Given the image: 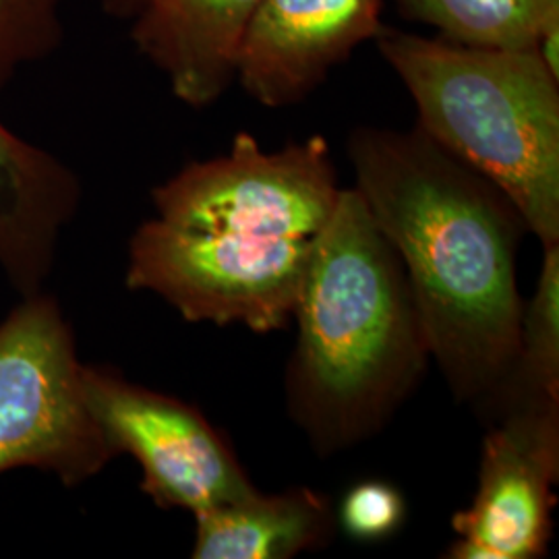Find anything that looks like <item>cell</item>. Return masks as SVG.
<instances>
[{"instance_id":"7","label":"cell","mask_w":559,"mask_h":559,"mask_svg":"<svg viewBox=\"0 0 559 559\" xmlns=\"http://www.w3.org/2000/svg\"><path fill=\"white\" fill-rule=\"evenodd\" d=\"M559 400L514 396L483 440L473 503L452 516L454 559H537L554 537Z\"/></svg>"},{"instance_id":"8","label":"cell","mask_w":559,"mask_h":559,"mask_svg":"<svg viewBox=\"0 0 559 559\" xmlns=\"http://www.w3.org/2000/svg\"><path fill=\"white\" fill-rule=\"evenodd\" d=\"M383 0H261L242 36L235 80L267 108L311 96L383 27Z\"/></svg>"},{"instance_id":"5","label":"cell","mask_w":559,"mask_h":559,"mask_svg":"<svg viewBox=\"0 0 559 559\" xmlns=\"http://www.w3.org/2000/svg\"><path fill=\"white\" fill-rule=\"evenodd\" d=\"M81 373L75 332L57 297H20L0 321V475L32 468L80 487L115 459Z\"/></svg>"},{"instance_id":"15","label":"cell","mask_w":559,"mask_h":559,"mask_svg":"<svg viewBox=\"0 0 559 559\" xmlns=\"http://www.w3.org/2000/svg\"><path fill=\"white\" fill-rule=\"evenodd\" d=\"M406 506L399 489L385 480H362L353 485L340 501L342 531L357 540H381L399 533Z\"/></svg>"},{"instance_id":"6","label":"cell","mask_w":559,"mask_h":559,"mask_svg":"<svg viewBox=\"0 0 559 559\" xmlns=\"http://www.w3.org/2000/svg\"><path fill=\"white\" fill-rule=\"evenodd\" d=\"M83 394L115 459L129 454L141 491L162 510L193 516L255 493L230 441L198 406L127 380L117 369L83 365Z\"/></svg>"},{"instance_id":"3","label":"cell","mask_w":559,"mask_h":559,"mask_svg":"<svg viewBox=\"0 0 559 559\" xmlns=\"http://www.w3.org/2000/svg\"><path fill=\"white\" fill-rule=\"evenodd\" d=\"M288 415L316 452L373 438L431 359L408 280L359 191L342 189L300 286Z\"/></svg>"},{"instance_id":"2","label":"cell","mask_w":559,"mask_h":559,"mask_svg":"<svg viewBox=\"0 0 559 559\" xmlns=\"http://www.w3.org/2000/svg\"><path fill=\"white\" fill-rule=\"evenodd\" d=\"M342 187L321 135L265 152L237 133L152 189L156 216L129 242L131 280L201 320H251L286 299Z\"/></svg>"},{"instance_id":"11","label":"cell","mask_w":559,"mask_h":559,"mask_svg":"<svg viewBox=\"0 0 559 559\" xmlns=\"http://www.w3.org/2000/svg\"><path fill=\"white\" fill-rule=\"evenodd\" d=\"M195 559H290L325 547L336 531L330 500L309 487L260 491L195 516Z\"/></svg>"},{"instance_id":"13","label":"cell","mask_w":559,"mask_h":559,"mask_svg":"<svg viewBox=\"0 0 559 559\" xmlns=\"http://www.w3.org/2000/svg\"><path fill=\"white\" fill-rule=\"evenodd\" d=\"M543 251L537 290L522 309L516 365L501 402L514 396L559 400V242Z\"/></svg>"},{"instance_id":"9","label":"cell","mask_w":559,"mask_h":559,"mask_svg":"<svg viewBox=\"0 0 559 559\" xmlns=\"http://www.w3.org/2000/svg\"><path fill=\"white\" fill-rule=\"evenodd\" d=\"M80 203L78 175L0 120V272L20 297L44 290Z\"/></svg>"},{"instance_id":"12","label":"cell","mask_w":559,"mask_h":559,"mask_svg":"<svg viewBox=\"0 0 559 559\" xmlns=\"http://www.w3.org/2000/svg\"><path fill=\"white\" fill-rule=\"evenodd\" d=\"M396 4L406 20L475 48L537 50L543 34L559 25V0H396Z\"/></svg>"},{"instance_id":"4","label":"cell","mask_w":559,"mask_h":559,"mask_svg":"<svg viewBox=\"0 0 559 559\" xmlns=\"http://www.w3.org/2000/svg\"><path fill=\"white\" fill-rule=\"evenodd\" d=\"M417 127L491 180L540 245L559 242V78L537 50H496L383 25L376 36Z\"/></svg>"},{"instance_id":"16","label":"cell","mask_w":559,"mask_h":559,"mask_svg":"<svg viewBox=\"0 0 559 559\" xmlns=\"http://www.w3.org/2000/svg\"><path fill=\"white\" fill-rule=\"evenodd\" d=\"M143 0H104L106 9L117 17H133Z\"/></svg>"},{"instance_id":"14","label":"cell","mask_w":559,"mask_h":559,"mask_svg":"<svg viewBox=\"0 0 559 559\" xmlns=\"http://www.w3.org/2000/svg\"><path fill=\"white\" fill-rule=\"evenodd\" d=\"M62 38L60 0H0V92Z\"/></svg>"},{"instance_id":"10","label":"cell","mask_w":559,"mask_h":559,"mask_svg":"<svg viewBox=\"0 0 559 559\" xmlns=\"http://www.w3.org/2000/svg\"><path fill=\"white\" fill-rule=\"evenodd\" d=\"M261 0H143L131 38L182 104L205 108L235 81L240 41Z\"/></svg>"},{"instance_id":"1","label":"cell","mask_w":559,"mask_h":559,"mask_svg":"<svg viewBox=\"0 0 559 559\" xmlns=\"http://www.w3.org/2000/svg\"><path fill=\"white\" fill-rule=\"evenodd\" d=\"M346 152L448 385L468 402L503 399L524 309L519 249L528 228L516 205L419 127H359Z\"/></svg>"}]
</instances>
